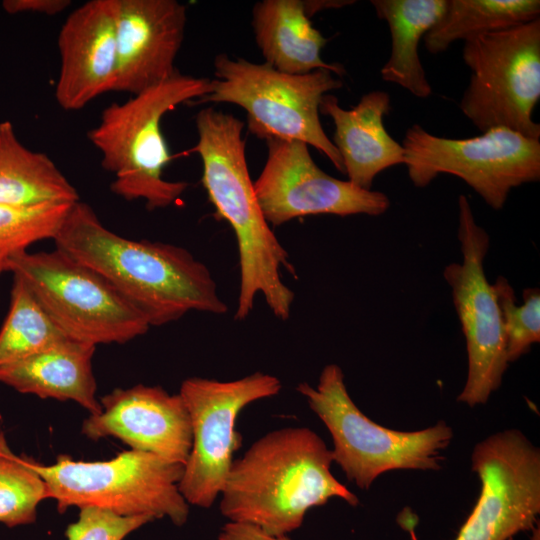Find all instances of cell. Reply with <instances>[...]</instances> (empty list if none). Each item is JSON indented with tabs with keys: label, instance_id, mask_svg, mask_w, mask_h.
Listing matches in <instances>:
<instances>
[{
	"label": "cell",
	"instance_id": "6da1fadb",
	"mask_svg": "<svg viewBox=\"0 0 540 540\" xmlns=\"http://www.w3.org/2000/svg\"><path fill=\"white\" fill-rule=\"evenodd\" d=\"M53 240L56 248L103 276L150 327L190 311L221 315L228 310L207 266L187 249L120 236L80 200L71 206Z\"/></svg>",
	"mask_w": 540,
	"mask_h": 540
},
{
	"label": "cell",
	"instance_id": "7a4b0ae2",
	"mask_svg": "<svg viewBox=\"0 0 540 540\" xmlns=\"http://www.w3.org/2000/svg\"><path fill=\"white\" fill-rule=\"evenodd\" d=\"M195 123L198 141L191 152L202 160V184L216 215L236 237L240 282L234 317L246 319L261 294L274 316L285 321L295 294L282 280V270L295 274V269L257 200L242 138L245 124L212 107L201 109Z\"/></svg>",
	"mask_w": 540,
	"mask_h": 540
},
{
	"label": "cell",
	"instance_id": "3957f363",
	"mask_svg": "<svg viewBox=\"0 0 540 540\" xmlns=\"http://www.w3.org/2000/svg\"><path fill=\"white\" fill-rule=\"evenodd\" d=\"M332 463L331 449L313 430L270 431L233 461L220 493V513L280 536L298 529L311 508L332 498L357 506L358 497L331 473Z\"/></svg>",
	"mask_w": 540,
	"mask_h": 540
},
{
	"label": "cell",
	"instance_id": "277c9868",
	"mask_svg": "<svg viewBox=\"0 0 540 540\" xmlns=\"http://www.w3.org/2000/svg\"><path fill=\"white\" fill-rule=\"evenodd\" d=\"M211 80L181 74L123 103H112L88 131L101 155L102 167L113 174L110 190L125 200L143 199L150 211L174 204L187 190L185 181H168L163 172L171 155L161 130L163 116L181 103L209 94Z\"/></svg>",
	"mask_w": 540,
	"mask_h": 540
},
{
	"label": "cell",
	"instance_id": "5b68a950",
	"mask_svg": "<svg viewBox=\"0 0 540 540\" xmlns=\"http://www.w3.org/2000/svg\"><path fill=\"white\" fill-rule=\"evenodd\" d=\"M296 390L328 429L333 462L360 489H369L377 477L392 470L441 469V453L453 438L446 422L418 431L379 425L356 406L337 364L322 369L315 387L301 382Z\"/></svg>",
	"mask_w": 540,
	"mask_h": 540
},
{
	"label": "cell",
	"instance_id": "8992f818",
	"mask_svg": "<svg viewBox=\"0 0 540 540\" xmlns=\"http://www.w3.org/2000/svg\"><path fill=\"white\" fill-rule=\"evenodd\" d=\"M216 79L198 103H232L247 113L249 132L259 139L298 140L322 152L344 173L340 154L320 121L322 97L343 86L329 70L306 74L280 72L267 63L256 64L225 53L214 59Z\"/></svg>",
	"mask_w": 540,
	"mask_h": 540
},
{
	"label": "cell",
	"instance_id": "52a82bcc",
	"mask_svg": "<svg viewBox=\"0 0 540 540\" xmlns=\"http://www.w3.org/2000/svg\"><path fill=\"white\" fill-rule=\"evenodd\" d=\"M32 466L59 513L97 507L120 516L166 517L176 526L188 520L189 504L178 488L184 465L160 456L130 449L106 461L59 455L51 465L32 459Z\"/></svg>",
	"mask_w": 540,
	"mask_h": 540
},
{
	"label": "cell",
	"instance_id": "ba28073f",
	"mask_svg": "<svg viewBox=\"0 0 540 540\" xmlns=\"http://www.w3.org/2000/svg\"><path fill=\"white\" fill-rule=\"evenodd\" d=\"M70 338L126 343L145 334L146 319L98 272L55 247L15 255L7 266Z\"/></svg>",
	"mask_w": 540,
	"mask_h": 540
},
{
	"label": "cell",
	"instance_id": "9c48e42d",
	"mask_svg": "<svg viewBox=\"0 0 540 540\" xmlns=\"http://www.w3.org/2000/svg\"><path fill=\"white\" fill-rule=\"evenodd\" d=\"M471 74L459 107L481 132L505 127L540 138V19L464 41Z\"/></svg>",
	"mask_w": 540,
	"mask_h": 540
},
{
	"label": "cell",
	"instance_id": "30bf717a",
	"mask_svg": "<svg viewBox=\"0 0 540 540\" xmlns=\"http://www.w3.org/2000/svg\"><path fill=\"white\" fill-rule=\"evenodd\" d=\"M401 145L414 186L424 188L439 174H451L495 210L503 208L513 188L540 179V141L505 127L451 139L414 124Z\"/></svg>",
	"mask_w": 540,
	"mask_h": 540
},
{
	"label": "cell",
	"instance_id": "8fae6325",
	"mask_svg": "<svg viewBox=\"0 0 540 540\" xmlns=\"http://www.w3.org/2000/svg\"><path fill=\"white\" fill-rule=\"evenodd\" d=\"M281 388L276 376L263 372L232 381L190 377L181 383L178 394L189 414L192 445L178 488L189 505L210 508L217 500L241 444L235 430L240 412Z\"/></svg>",
	"mask_w": 540,
	"mask_h": 540
},
{
	"label": "cell",
	"instance_id": "7c38bea8",
	"mask_svg": "<svg viewBox=\"0 0 540 540\" xmlns=\"http://www.w3.org/2000/svg\"><path fill=\"white\" fill-rule=\"evenodd\" d=\"M462 260L444 269L466 341L468 373L457 401L475 407L496 391L508 367L506 337L493 286L484 272L488 233L477 224L466 196L458 198Z\"/></svg>",
	"mask_w": 540,
	"mask_h": 540
},
{
	"label": "cell",
	"instance_id": "4fadbf2b",
	"mask_svg": "<svg viewBox=\"0 0 540 540\" xmlns=\"http://www.w3.org/2000/svg\"><path fill=\"white\" fill-rule=\"evenodd\" d=\"M471 469L477 502L454 540H511L532 530L540 514V451L519 430L499 431L475 445ZM418 540L414 523L406 525Z\"/></svg>",
	"mask_w": 540,
	"mask_h": 540
},
{
	"label": "cell",
	"instance_id": "5bb4252c",
	"mask_svg": "<svg viewBox=\"0 0 540 540\" xmlns=\"http://www.w3.org/2000/svg\"><path fill=\"white\" fill-rule=\"evenodd\" d=\"M264 141L267 159L253 185L269 225L309 215L378 216L390 207L386 194L362 189L321 170L306 143L277 137Z\"/></svg>",
	"mask_w": 540,
	"mask_h": 540
},
{
	"label": "cell",
	"instance_id": "9a60e30c",
	"mask_svg": "<svg viewBox=\"0 0 540 540\" xmlns=\"http://www.w3.org/2000/svg\"><path fill=\"white\" fill-rule=\"evenodd\" d=\"M102 410L82 424L91 440L115 437L133 450L185 464L192 445L188 411L179 394L160 386L117 388L100 400Z\"/></svg>",
	"mask_w": 540,
	"mask_h": 540
},
{
	"label": "cell",
	"instance_id": "2e32d148",
	"mask_svg": "<svg viewBox=\"0 0 540 540\" xmlns=\"http://www.w3.org/2000/svg\"><path fill=\"white\" fill-rule=\"evenodd\" d=\"M117 0H90L73 10L58 34L60 70L55 98L66 111L115 92Z\"/></svg>",
	"mask_w": 540,
	"mask_h": 540
},
{
	"label": "cell",
	"instance_id": "e0dca14e",
	"mask_svg": "<svg viewBox=\"0 0 540 540\" xmlns=\"http://www.w3.org/2000/svg\"><path fill=\"white\" fill-rule=\"evenodd\" d=\"M186 20L176 0H117L115 92L135 95L177 72Z\"/></svg>",
	"mask_w": 540,
	"mask_h": 540
},
{
	"label": "cell",
	"instance_id": "ac0fdd59",
	"mask_svg": "<svg viewBox=\"0 0 540 540\" xmlns=\"http://www.w3.org/2000/svg\"><path fill=\"white\" fill-rule=\"evenodd\" d=\"M391 111L387 92L375 90L364 94L350 109L339 105L332 94L322 97L319 112L334 123L333 144L337 148L348 181L371 190L374 178L383 170L404 164V149L384 126Z\"/></svg>",
	"mask_w": 540,
	"mask_h": 540
},
{
	"label": "cell",
	"instance_id": "d6986e66",
	"mask_svg": "<svg viewBox=\"0 0 540 540\" xmlns=\"http://www.w3.org/2000/svg\"><path fill=\"white\" fill-rule=\"evenodd\" d=\"M96 346L68 340L46 351L0 367V382L42 399L72 400L89 411L101 412L96 399L92 358Z\"/></svg>",
	"mask_w": 540,
	"mask_h": 540
},
{
	"label": "cell",
	"instance_id": "ffe728a7",
	"mask_svg": "<svg viewBox=\"0 0 540 540\" xmlns=\"http://www.w3.org/2000/svg\"><path fill=\"white\" fill-rule=\"evenodd\" d=\"M252 27L265 63L280 72L306 74L326 69L338 76L345 73L343 66L322 59L328 39L313 27L302 0L257 2Z\"/></svg>",
	"mask_w": 540,
	"mask_h": 540
},
{
	"label": "cell",
	"instance_id": "44dd1931",
	"mask_svg": "<svg viewBox=\"0 0 540 540\" xmlns=\"http://www.w3.org/2000/svg\"><path fill=\"white\" fill-rule=\"evenodd\" d=\"M377 16L387 22L390 56L381 68L384 81L399 85L416 97L432 94L420 61V40L442 16L446 0H372Z\"/></svg>",
	"mask_w": 540,
	"mask_h": 540
},
{
	"label": "cell",
	"instance_id": "7402d4cb",
	"mask_svg": "<svg viewBox=\"0 0 540 540\" xmlns=\"http://www.w3.org/2000/svg\"><path fill=\"white\" fill-rule=\"evenodd\" d=\"M77 201L76 188L55 163L24 146L10 121L0 122V204L29 207Z\"/></svg>",
	"mask_w": 540,
	"mask_h": 540
},
{
	"label": "cell",
	"instance_id": "603a6c76",
	"mask_svg": "<svg viewBox=\"0 0 540 540\" xmlns=\"http://www.w3.org/2000/svg\"><path fill=\"white\" fill-rule=\"evenodd\" d=\"M540 19L538 0H446V7L423 41L439 54L458 40L504 30Z\"/></svg>",
	"mask_w": 540,
	"mask_h": 540
},
{
	"label": "cell",
	"instance_id": "cb8c5ba5",
	"mask_svg": "<svg viewBox=\"0 0 540 540\" xmlns=\"http://www.w3.org/2000/svg\"><path fill=\"white\" fill-rule=\"evenodd\" d=\"M10 296L9 311L0 329V367L72 339L53 322L24 283L15 277Z\"/></svg>",
	"mask_w": 540,
	"mask_h": 540
},
{
	"label": "cell",
	"instance_id": "d4e9b609",
	"mask_svg": "<svg viewBox=\"0 0 540 540\" xmlns=\"http://www.w3.org/2000/svg\"><path fill=\"white\" fill-rule=\"evenodd\" d=\"M47 498L46 483L32 458L13 453L0 431V523L13 528L35 522L37 507Z\"/></svg>",
	"mask_w": 540,
	"mask_h": 540
},
{
	"label": "cell",
	"instance_id": "484cf974",
	"mask_svg": "<svg viewBox=\"0 0 540 540\" xmlns=\"http://www.w3.org/2000/svg\"><path fill=\"white\" fill-rule=\"evenodd\" d=\"M73 204H0V275L15 255L26 252L33 243L54 239Z\"/></svg>",
	"mask_w": 540,
	"mask_h": 540
},
{
	"label": "cell",
	"instance_id": "4316f807",
	"mask_svg": "<svg viewBox=\"0 0 540 540\" xmlns=\"http://www.w3.org/2000/svg\"><path fill=\"white\" fill-rule=\"evenodd\" d=\"M500 307L508 363L529 352L540 341V291L526 288L523 303L516 304V295L508 280L499 276L492 285Z\"/></svg>",
	"mask_w": 540,
	"mask_h": 540
},
{
	"label": "cell",
	"instance_id": "83f0119b",
	"mask_svg": "<svg viewBox=\"0 0 540 540\" xmlns=\"http://www.w3.org/2000/svg\"><path fill=\"white\" fill-rule=\"evenodd\" d=\"M156 520L150 515L120 516L109 510L86 507L67 526V540H123L131 532Z\"/></svg>",
	"mask_w": 540,
	"mask_h": 540
},
{
	"label": "cell",
	"instance_id": "f1b7e54d",
	"mask_svg": "<svg viewBox=\"0 0 540 540\" xmlns=\"http://www.w3.org/2000/svg\"><path fill=\"white\" fill-rule=\"evenodd\" d=\"M70 4V0H4L2 7L9 14L37 13L53 16L66 10Z\"/></svg>",
	"mask_w": 540,
	"mask_h": 540
},
{
	"label": "cell",
	"instance_id": "f546056e",
	"mask_svg": "<svg viewBox=\"0 0 540 540\" xmlns=\"http://www.w3.org/2000/svg\"><path fill=\"white\" fill-rule=\"evenodd\" d=\"M217 540H291L288 535H271L257 526L228 521L218 534Z\"/></svg>",
	"mask_w": 540,
	"mask_h": 540
},
{
	"label": "cell",
	"instance_id": "4dcf8cb0",
	"mask_svg": "<svg viewBox=\"0 0 540 540\" xmlns=\"http://www.w3.org/2000/svg\"><path fill=\"white\" fill-rule=\"evenodd\" d=\"M304 3V9L306 15L310 18L315 13L325 10V9H333V8H340L346 5H351L355 3V1H346V0H308L303 1Z\"/></svg>",
	"mask_w": 540,
	"mask_h": 540
},
{
	"label": "cell",
	"instance_id": "1f68e13d",
	"mask_svg": "<svg viewBox=\"0 0 540 540\" xmlns=\"http://www.w3.org/2000/svg\"><path fill=\"white\" fill-rule=\"evenodd\" d=\"M530 540H540V528H539V525H537L536 527H534L531 530V538H530Z\"/></svg>",
	"mask_w": 540,
	"mask_h": 540
}]
</instances>
